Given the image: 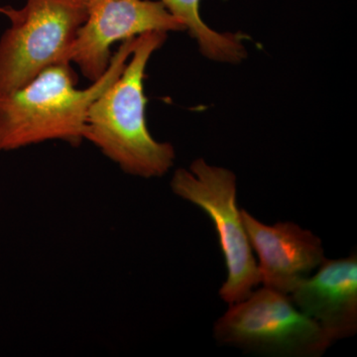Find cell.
<instances>
[{"instance_id":"52a82bcc","label":"cell","mask_w":357,"mask_h":357,"mask_svg":"<svg viewBox=\"0 0 357 357\" xmlns=\"http://www.w3.org/2000/svg\"><path fill=\"white\" fill-rule=\"evenodd\" d=\"M263 287L290 295L326 259L321 239L292 222L265 225L241 210Z\"/></svg>"},{"instance_id":"5b68a950","label":"cell","mask_w":357,"mask_h":357,"mask_svg":"<svg viewBox=\"0 0 357 357\" xmlns=\"http://www.w3.org/2000/svg\"><path fill=\"white\" fill-rule=\"evenodd\" d=\"M171 189L176 196L203 210L215 225L227 270L220 297L229 305L248 298L259 285L260 276L237 206L236 175L229 169L197 159L189 170L178 169L174 173Z\"/></svg>"},{"instance_id":"8992f818","label":"cell","mask_w":357,"mask_h":357,"mask_svg":"<svg viewBox=\"0 0 357 357\" xmlns=\"http://www.w3.org/2000/svg\"><path fill=\"white\" fill-rule=\"evenodd\" d=\"M184 25L153 0H89L88 16L77 32L70 61L91 83L109 67L115 42L149 32L183 31Z\"/></svg>"},{"instance_id":"7a4b0ae2","label":"cell","mask_w":357,"mask_h":357,"mask_svg":"<svg viewBox=\"0 0 357 357\" xmlns=\"http://www.w3.org/2000/svg\"><path fill=\"white\" fill-rule=\"evenodd\" d=\"M167 38L149 32L136 39L135 48L119 77L91 103L84 139L129 175L145 178L165 175L174 165L172 144L152 137L146 121L145 70L150 57Z\"/></svg>"},{"instance_id":"9c48e42d","label":"cell","mask_w":357,"mask_h":357,"mask_svg":"<svg viewBox=\"0 0 357 357\" xmlns=\"http://www.w3.org/2000/svg\"><path fill=\"white\" fill-rule=\"evenodd\" d=\"M185 30L198 42L204 56L218 62L237 63L246 57L243 36L220 33L208 27L199 14L201 0H160Z\"/></svg>"},{"instance_id":"ba28073f","label":"cell","mask_w":357,"mask_h":357,"mask_svg":"<svg viewBox=\"0 0 357 357\" xmlns=\"http://www.w3.org/2000/svg\"><path fill=\"white\" fill-rule=\"evenodd\" d=\"M297 309L333 340L357 332V256L326 259L290 294Z\"/></svg>"},{"instance_id":"277c9868","label":"cell","mask_w":357,"mask_h":357,"mask_svg":"<svg viewBox=\"0 0 357 357\" xmlns=\"http://www.w3.org/2000/svg\"><path fill=\"white\" fill-rule=\"evenodd\" d=\"M213 337L220 344L277 357L321 356L335 342L290 296L266 287L229 305L215 321Z\"/></svg>"},{"instance_id":"3957f363","label":"cell","mask_w":357,"mask_h":357,"mask_svg":"<svg viewBox=\"0 0 357 357\" xmlns=\"http://www.w3.org/2000/svg\"><path fill=\"white\" fill-rule=\"evenodd\" d=\"M88 9L89 0H27L20 9L1 7L11 26L0 38V93L20 89L51 66L70 63Z\"/></svg>"},{"instance_id":"6da1fadb","label":"cell","mask_w":357,"mask_h":357,"mask_svg":"<svg viewBox=\"0 0 357 357\" xmlns=\"http://www.w3.org/2000/svg\"><path fill=\"white\" fill-rule=\"evenodd\" d=\"M136 39L122 41L105 74L89 88L77 89L70 63H61L42 70L20 89L0 93V152L48 140L79 146L91 103L121 74Z\"/></svg>"}]
</instances>
